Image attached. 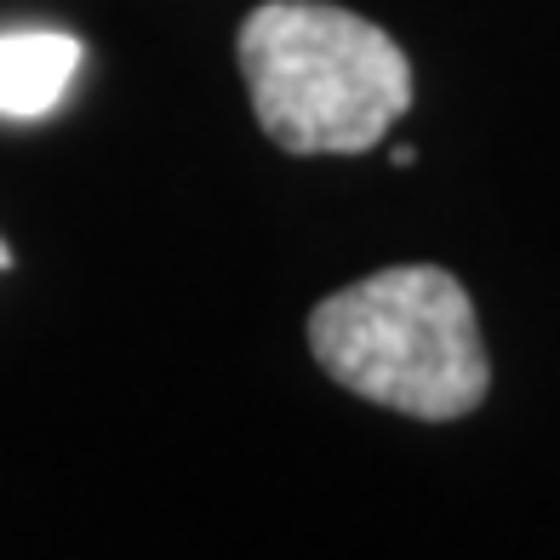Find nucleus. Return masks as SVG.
Masks as SVG:
<instances>
[{"instance_id": "3", "label": "nucleus", "mask_w": 560, "mask_h": 560, "mask_svg": "<svg viewBox=\"0 0 560 560\" xmlns=\"http://www.w3.org/2000/svg\"><path fill=\"white\" fill-rule=\"evenodd\" d=\"M81 69V40L63 30H7L0 35V120H40L63 104Z\"/></svg>"}, {"instance_id": "1", "label": "nucleus", "mask_w": 560, "mask_h": 560, "mask_svg": "<svg viewBox=\"0 0 560 560\" xmlns=\"http://www.w3.org/2000/svg\"><path fill=\"white\" fill-rule=\"evenodd\" d=\"M241 74L287 155H366L412 109L395 35L326 0H264L241 23Z\"/></svg>"}, {"instance_id": "2", "label": "nucleus", "mask_w": 560, "mask_h": 560, "mask_svg": "<svg viewBox=\"0 0 560 560\" xmlns=\"http://www.w3.org/2000/svg\"><path fill=\"white\" fill-rule=\"evenodd\" d=\"M310 349L349 395L429 423L475 412L492 384L475 303L435 264H400L332 292L310 315Z\"/></svg>"}, {"instance_id": "4", "label": "nucleus", "mask_w": 560, "mask_h": 560, "mask_svg": "<svg viewBox=\"0 0 560 560\" xmlns=\"http://www.w3.org/2000/svg\"><path fill=\"white\" fill-rule=\"evenodd\" d=\"M7 264H12V252H7V246H0V269H7Z\"/></svg>"}]
</instances>
